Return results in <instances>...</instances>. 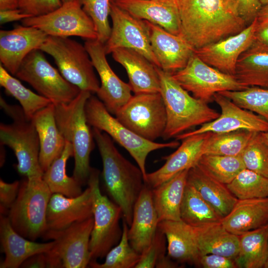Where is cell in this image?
Wrapping results in <instances>:
<instances>
[{
    "label": "cell",
    "instance_id": "1",
    "mask_svg": "<svg viewBox=\"0 0 268 268\" xmlns=\"http://www.w3.org/2000/svg\"><path fill=\"white\" fill-rule=\"evenodd\" d=\"M180 36L194 50L239 33L248 25L223 0H178Z\"/></svg>",
    "mask_w": 268,
    "mask_h": 268
},
{
    "label": "cell",
    "instance_id": "2",
    "mask_svg": "<svg viewBox=\"0 0 268 268\" xmlns=\"http://www.w3.org/2000/svg\"><path fill=\"white\" fill-rule=\"evenodd\" d=\"M92 132L102 161L105 188L122 209L123 218L130 226L134 204L145 185L143 174L138 166L121 154L107 134L95 128Z\"/></svg>",
    "mask_w": 268,
    "mask_h": 268
},
{
    "label": "cell",
    "instance_id": "3",
    "mask_svg": "<svg viewBox=\"0 0 268 268\" xmlns=\"http://www.w3.org/2000/svg\"><path fill=\"white\" fill-rule=\"evenodd\" d=\"M160 82V92L167 114L166 126L162 137H175L195 126L217 118L220 114L207 103L191 96L173 78L171 73L157 67Z\"/></svg>",
    "mask_w": 268,
    "mask_h": 268
},
{
    "label": "cell",
    "instance_id": "4",
    "mask_svg": "<svg viewBox=\"0 0 268 268\" xmlns=\"http://www.w3.org/2000/svg\"><path fill=\"white\" fill-rule=\"evenodd\" d=\"M91 93L81 90L70 102L55 105L56 123L66 141L73 147L74 167L72 177L81 185L87 183L92 167L90 156L94 137L87 123L85 107Z\"/></svg>",
    "mask_w": 268,
    "mask_h": 268
},
{
    "label": "cell",
    "instance_id": "5",
    "mask_svg": "<svg viewBox=\"0 0 268 268\" xmlns=\"http://www.w3.org/2000/svg\"><path fill=\"white\" fill-rule=\"evenodd\" d=\"M0 104L13 121L9 124L0 123V144L13 151L17 160L16 167L20 174L26 178L43 176L39 162V138L32 120L26 118L21 106L9 105L1 97Z\"/></svg>",
    "mask_w": 268,
    "mask_h": 268
},
{
    "label": "cell",
    "instance_id": "6",
    "mask_svg": "<svg viewBox=\"0 0 268 268\" xmlns=\"http://www.w3.org/2000/svg\"><path fill=\"white\" fill-rule=\"evenodd\" d=\"M52 194L43 176L26 178L21 182L16 200L7 215L17 232L32 241L43 237Z\"/></svg>",
    "mask_w": 268,
    "mask_h": 268
},
{
    "label": "cell",
    "instance_id": "7",
    "mask_svg": "<svg viewBox=\"0 0 268 268\" xmlns=\"http://www.w3.org/2000/svg\"><path fill=\"white\" fill-rule=\"evenodd\" d=\"M85 114L88 124L107 134L113 140L126 149L136 162L144 179L146 176V160L151 152L164 148H176L180 145L177 141L158 143L138 135L112 116L103 102L91 95L87 100Z\"/></svg>",
    "mask_w": 268,
    "mask_h": 268
},
{
    "label": "cell",
    "instance_id": "8",
    "mask_svg": "<svg viewBox=\"0 0 268 268\" xmlns=\"http://www.w3.org/2000/svg\"><path fill=\"white\" fill-rule=\"evenodd\" d=\"M99 175L98 170L92 168L87 181L92 194L94 219L89 243L90 262L105 257L119 242L123 233L120 225L122 209L102 194Z\"/></svg>",
    "mask_w": 268,
    "mask_h": 268
},
{
    "label": "cell",
    "instance_id": "9",
    "mask_svg": "<svg viewBox=\"0 0 268 268\" xmlns=\"http://www.w3.org/2000/svg\"><path fill=\"white\" fill-rule=\"evenodd\" d=\"M39 50L53 57L69 82L91 93L98 90L100 84L84 45L68 37L48 36Z\"/></svg>",
    "mask_w": 268,
    "mask_h": 268
},
{
    "label": "cell",
    "instance_id": "10",
    "mask_svg": "<svg viewBox=\"0 0 268 268\" xmlns=\"http://www.w3.org/2000/svg\"><path fill=\"white\" fill-rule=\"evenodd\" d=\"M39 49L30 52L23 60L15 76L29 84L39 94L54 105L67 104L81 90L67 80L45 58Z\"/></svg>",
    "mask_w": 268,
    "mask_h": 268
},
{
    "label": "cell",
    "instance_id": "11",
    "mask_svg": "<svg viewBox=\"0 0 268 268\" xmlns=\"http://www.w3.org/2000/svg\"><path fill=\"white\" fill-rule=\"evenodd\" d=\"M115 116L131 131L152 141L162 136L166 126V110L160 92L134 94Z\"/></svg>",
    "mask_w": 268,
    "mask_h": 268
},
{
    "label": "cell",
    "instance_id": "12",
    "mask_svg": "<svg viewBox=\"0 0 268 268\" xmlns=\"http://www.w3.org/2000/svg\"><path fill=\"white\" fill-rule=\"evenodd\" d=\"M175 80L194 97L207 103L213 101L216 93L246 89L234 75L210 66L194 53L187 65L172 74Z\"/></svg>",
    "mask_w": 268,
    "mask_h": 268
},
{
    "label": "cell",
    "instance_id": "13",
    "mask_svg": "<svg viewBox=\"0 0 268 268\" xmlns=\"http://www.w3.org/2000/svg\"><path fill=\"white\" fill-rule=\"evenodd\" d=\"M93 217L73 224L67 228L44 235L45 240H53L47 251L52 268H84L90 262L89 243Z\"/></svg>",
    "mask_w": 268,
    "mask_h": 268
},
{
    "label": "cell",
    "instance_id": "14",
    "mask_svg": "<svg viewBox=\"0 0 268 268\" xmlns=\"http://www.w3.org/2000/svg\"><path fill=\"white\" fill-rule=\"evenodd\" d=\"M21 22L22 25L38 28L48 36L97 39L94 24L82 9L79 0L64 3L51 12L26 18Z\"/></svg>",
    "mask_w": 268,
    "mask_h": 268
},
{
    "label": "cell",
    "instance_id": "15",
    "mask_svg": "<svg viewBox=\"0 0 268 268\" xmlns=\"http://www.w3.org/2000/svg\"><path fill=\"white\" fill-rule=\"evenodd\" d=\"M110 16L112 26L110 36L104 44L107 54L124 48L136 51L155 66L159 63L153 54L148 27L145 20L138 19L111 1Z\"/></svg>",
    "mask_w": 268,
    "mask_h": 268
},
{
    "label": "cell",
    "instance_id": "16",
    "mask_svg": "<svg viewBox=\"0 0 268 268\" xmlns=\"http://www.w3.org/2000/svg\"><path fill=\"white\" fill-rule=\"evenodd\" d=\"M213 101L219 106V117L199 129L177 135L176 140H182L190 136L207 132L224 133L239 130L255 132L268 131V121L259 115L238 106L231 100L217 93Z\"/></svg>",
    "mask_w": 268,
    "mask_h": 268
},
{
    "label": "cell",
    "instance_id": "17",
    "mask_svg": "<svg viewBox=\"0 0 268 268\" xmlns=\"http://www.w3.org/2000/svg\"><path fill=\"white\" fill-rule=\"evenodd\" d=\"M84 46L100 79V87L96 93L108 111L115 115L132 97L131 87L122 80L110 67L106 57L104 44L97 39L86 40Z\"/></svg>",
    "mask_w": 268,
    "mask_h": 268
},
{
    "label": "cell",
    "instance_id": "18",
    "mask_svg": "<svg viewBox=\"0 0 268 268\" xmlns=\"http://www.w3.org/2000/svg\"><path fill=\"white\" fill-rule=\"evenodd\" d=\"M258 23L256 18L239 33L195 50L194 53L210 66L234 76L240 56L255 40Z\"/></svg>",
    "mask_w": 268,
    "mask_h": 268
},
{
    "label": "cell",
    "instance_id": "19",
    "mask_svg": "<svg viewBox=\"0 0 268 268\" xmlns=\"http://www.w3.org/2000/svg\"><path fill=\"white\" fill-rule=\"evenodd\" d=\"M92 217L93 198L89 186L76 197L52 194L48 205L47 229L44 235L63 230Z\"/></svg>",
    "mask_w": 268,
    "mask_h": 268
},
{
    "label": "cell",
    "instance_id": "20",
    "mask_svg": "<svg viewBox=\"0 0 268 268\" xmlns=\"http://www.w3.org/2000/svg\"><path fill=\"white\" fill-rule=\"evenodd\" d=\"M48 37L38 28L23 25L10 30H0V64L11 74L15 75L27 56L39 49Z\"/></svg>",
    "mask_w": 268,
    "mask_h": 268
},
{
    "label": "cell",
    "instance_id": "21",
    "mask_svg": "<svg viewBox=\"0 0 268 268\" xmlns=\"http://www.w3.org/2000/svg\"><path fill=\"white\" fill-rule=\"evenodd\" d=\"M151 49L159 68L171 74L183 68L194 54V49L180 36L145 20Z\"/></svg>",
    "mask_w": 268,
    "mask_h": 268
},
{
    "label": "cell",
    "instance_id": "22",
    "mask_svg": "<svg viewBox=\"0 0 268 268\" xmlns=\"http://www.w3.org/2000/svg\"><path fill=\"white\" fill-rule=\"evenodd\" d=\"M211 133L193 135L182 139L178 149L163 158L164 164L158 170L147 173L145 183L151 189L168 181L178 173L190 169L203 155L205 143Z\"/></svg>",
    "mask_w": 268,
    "mask_h": 268
},
{
    "label": "cell",
    "instance_id": "23",
    "mask_svg": "<svg viewBox=\"0 0 268 268\" xmlns=\"http://www.w3.org/2000/svg\"><path fill=\"white\" fill-rule=\"evenodd\" d=\"M112 2L135 17L180 35L181 19L176 0H118Z\"/></svg>",
    "mask_w": 268,
    "mask_h": 268
},
{
    "label": "cell",
    "instance_id": "24",
    "mask_svg": "<svg viewBox=\"0 0 268 268\" xmlns=\"http://www.w3.org/2000/svg\"><path fill=\"white\" fill-rule=\"evenodd\" d=\"M126 69L129 84L134 94L159 92L160 82L157 67L135 50L121 48L111 53Z\"/></svg>",
    "mask_w": 268,
    "mask_h": 268
},
{
    "label": "cell",
    "instance_id": "25",
    "mask_svg": "<svg viewBox=\"0 0 268 268\" xmlns=\"http://www.w3.org/2000/svg\"><path fill=\"white\" fill-rule=\"evenodd\" d=\"M158 216L152 189L145 185L134 204L128 236L131 246L141 254L152 242L158 229Z\"/></svg>",
    "mask_w": 268,
    "mask_h": 268
},
{
    "label": "cell",
    "instance_id": "26",
    "mask_svg": "<svg viewBox=\"0 0 268 268\" xmlns=\"http://www.w3.org/2000/svg\"><path fill=\"white\" fill-rule=\"evenodd\" d=\"M0 240L5 257L0 268H18L32 256L50 250L52 241L38 243L24 237L12 227L7 215H0Z\"/></svg>",
    "mask_w": 268,
    "mask_h": 268
},
{
    "label": "cell",
    "instance_id": "27",
    "mask_svg": "<svg viewBox=\"0 0 268 268\" xmlns=\"http://www.w3.org/2000/svg\"><path fill=\"white\" fill-rule=\"evenodd\" d=\"M31 120L39 138V162L44 173L62 154L66 140L58 127L53 103L38 111Z\"/></svg>",
    "mask_w": 268,
    "mask_h": 268
},
{
    "label": "cell",
    "instance_id": "28",
    "mask_svg": "<svg viewBox=\"0 0 268 268\" xmlns=\"http://www.w3.org/2000/svg\"><path fill=\"white\" fill-rule=\"evenodd\" d=\"M221 222L238 236L268 224V198L238 200Z\"/></svg>",
    "mask_w": 268,
    "mask_h": 268
},
{
    "label": "cell",
    "instance_id": "29",
    "mask_svg": "<svg viewBox=\"0 0 268 268\" xmlns=\"http://www.w3.org/2000/svg\"><path fill=\"white\" fill-rule=\"evenodd\" d=\"M193 229L198 256L214 254L235 260L237 257L239 236L228 231L221 222L193 227Z\"/></svg>",
    "mask_w": 268,
    "mask_h": 268
},
{
    "label": "cell",
    "instance_id": "30",
    "mask_svg": "<svg viewBox=\"0 0 268 268\" xmlns=\"http://www.w3.org/2000/svg\"><path fill=\"white\" fill-rule=\"evenodd\" d=\"M187 182L222 218L229 213L238 201L226 185L211 177L197 164L189 169Z\"/></svg>",
    "mask_w": 268,
    "mask_h": 268
},
{
    "label": "cell",
    "instance_id": "31",
    "mask_svg": "<svg viewBox=\"0 0 268 268\" xmlns=\"http://www.w3.org/2000/svg\"><path fill=\"white\" fill-rule=\"evenodd\" d=\"M234 76L247 87L268 88V46L254 40L240 56Z\"/></svg>",
    "mask_w": 268,
    "mask_h": 268
},
{
    "label": "cell",
    "instance_id": "32",
    "mask_svg": "<svg viewBox=\"0 0 268 268\" xmlns=\"http://www.w3.org/2000/svg\"><path fill=\"white\" fill-rule=\"evenodd\" d=\"M189 169L183 171L152 189L153 204L159 222L181 220L180 208Z\"/></svg>",
    "mask_w": 268,
    "mask_h": 268
},
{
    "label": "cell",
    "instance_id": "33",
    "mask_svg": "<svg viewBox=\"0 0 268 268\" xmlns=\"http://www.w3.org/2000/svg\"><path fill=\"white\" fill-rule=\"evenodd\" d=\"M158 229L165 235L167 255L181 263L194 264L198 256L193 227L182 220H164Z\"/></svg>",
    "mask_w": 268,
    "mask_h": 268
},
{
    "label": "cell",
    "instance_id": "34",
    "mask_svg": "<svg viewBox=\"0 0 268 268\" xmlns=\"http://www.w3.org/2000/svg\"><path fill=\"white\" fill-rule=\"evenodd\" d=\"M239 236L238 268H264L268 259V224Z\"/></svg>",
    "mask_w": 268,
    "mask_h": 268
},
{
    "label": "cell",
    "instance_id": "35",
    "mask_svg": "<svg viewBox=\"0 0 268 268\" xmlns=\"http://www.w3.org/2000/svg\"><path fill=\"white\" fill-rule=\"evenodd\" d=\"M73 155L72 145L66 141L65 148L61 155L44 173L43 179L52 194L59 193L68 197H74L82 193L81 185L67 173V160Z\"/></svg>",
    "mask_w": 268,
    "mask_h": 268
},
{
    "label": "cell",
    "instance_id": "36",
    "mask_svg": "<svg viewBox=\"0 0 268 268\" xmlns=\"http://www.w3.org/2000/svg\"><path fill=\"white\" fill-rule=\"evenodd\" d=\"M181 220L192 227L221 222L222 218L187 182L180 208Z\"/></svg>",
    "mask_w": 268,
    "mask_h": 268
},
{
    "label": "cell",
    "instance_id": "37",
    "mask_svg": "<svg viewBox=\"0 0 268 268\" xmlns=\"http://www.w3.org/2000/svg\"><path fill=\"white\" fill-rule=\"evenodd\" d=\"M0 84L7 94L19 101L29 120H31L38 111L52 103L48 99L36 94L25 87L19 80L12 76L1 64Z\"/></svg>",
    "mask_w": 268,
    "mask_h": 268
},
{
    "label": "cell",
    "instance_id": "38",
    "mask_svg": "<svg viewBox=\"0 0 268 268\" xmlns=\"http://www.w3.org/2000/svg\"><path fill=\"white\" fill-rule=\"evenodd\" d=\"M197 164L219 182L227 185L245 169L240 155L203 154Z\"/></svg>",
    "mask_w": 268,
    "mask_h": 268
},
{
    "label": "cell",
    "instance_id": "39",
    "mask_svg": "<svg viewBox=\"0 0 268 268\" xmlns=\"http://www.w3.org/2000/svg\"><path fill=\"white\" fill-rule=\"evenodd\" d=\"M254 132L239 130L224 133H211L205 143L203 155H240Z\"/></svg>",
    "mask_w": 268,
    "mask_h": 268
},
{
    "label": "cell",
    "instance_id": "40",
    "mask_svg": "<svg viewBox=\"0 0 268 268\" xmlns=\"http://www.w3.org/2000/svg\"><path fill=\"white\" fill-rule=\"evenodd\" d=\"M226 186L238 200L268 198V178L246 168Z\"/></svg>",
    "mask_w": 268,
    "mask_h": 268
},
{
    "label": "cell",
    "instance_id": "41",
    "mask_svg": "<svg viewBox=\"0 0 268 268\" xmlns=\"http://www.w3.org/2000/svg\"><path fill=\"white\" fill-rule=\"evenodd\" d=\"M128 225L123 219V233L119 242L107 254L104 263L96 261L89 263L93 268H135L139 262L140 255L131 245L128 236Z\"/></svg>",
    "mask_w": 268,
    "mask_h": 268
},
{
    "label": "cell",
    "instance_id": "42",
    "mask_svg": "<svg viewBox=\"0 0 268 268\" xmlns=\"http://www.w3.org/2000/svg\"><path fill=\"white\" fill-rule=\"evenodd\" d=\"M219 93L238 106L260 115L268 121V88L250 86L237 91H224Z\"/></svg>",
    "mask_w": 268,
    "mask_h": 268
},
{
    "label": "cell",
    "instance_id": "43",
    "mask_svg": "<svg viewBox=\"0 0 268 268\" xmlns=\"http://www.w3.org/2000/svg\"><path fill=\"white\" fill-rule=\"evenodd\" d=\"M240 156L246 169L268 178V145L261 132H254Z\"/></svg>",
    "mask_w": 268,
    "mask_h": 268
},
{
    "label": "cell",
    "instance_id": "44",
    "mask_svg": "<svg viewBox=\"0 0 268 268\" xmlns=\"http://www.w3.org/2000/svg\"><path fill=\"white\" fill-rule=\"evenodd\" d=\"M82 9L92 20L97 39L105 44L111 31L109 21L111 0H79Z\"/></svg>",
    "mask_w": 268,
    "mask_h": 268
},
{
    "label": "cell",
    "instance_id": "45",
    "mask_svg": "<svg viewBox=\"0 0 268 268\" xmlns=\"http://www.w3.org/2000/svg\"><path fill=\"white\" fill-rule=\"evenodd\" d=\"M166 238L163 232L157 229L150 245L141 254L135 268H154L157 262L165 256Z\"/></svg>",
    "mask_w": 268,
    "mask_h": 268
},
{
    "label": "cell",
    "instance_id": "46",
    "mask_svg": "<svg viewBox=\"0 0 268 268\" xmlns=\"http://www.w3.org/2000/svg\"><path fill=\"white\" fill-rule=\"evenodd\" d=\"M17 1L18 8L30 17L48 14L63 4L62 0H17Z\"/></svg>",
    "mask_w": 268,
    "mask_h": 268
},
{
    "label": "cell",
    "instance_id": "47",
    "mask_svg": "<svg viewBox=\"0 0 268 268\" xmlns=\"http://www.w3.org/2000/svg\"><path fill=\"white\" fill-rule=\"evenodd\" d=\"M21 182L15 181L11 183L0 179V214L7 215L15 201L19 192Z\"/></svg>",
    "mask_w": 268,
    "mask_h": 268
},
{
    "label": "cell",
    "instance_id": "48",
    "mask_svg": "<svg viewBox=\"0 0 268 268\" xmlns=\"http://www.w3.org/2000/svg\"><path fill=\"white\" fill-rule=\"evenodd\" d=\"M194 264L204 268H238L235 259L214 254L198 255Z\"/></svg>",
    "mask_w": 268,
    "mask_h": 268
},
{
    "label": "cell",
    "instance_id": "49",
    "mask_svg": "<svg viewBox=\"0 0 268 268\" xmlns=\"http://www.w3.org/2000/svg\"><path fill=\"white\" fill-rule=\"evenodd\" d=\"M262 6L260 0H238L235 9L248 25L257 18Z\"/></svg>",
    "mask_w": 268,
    "mask_h": 268
},
{
    "label": "cell",
    "instance_id": "50",
    "mask_svg": "<svg viewBox=\"0 0 268 268\" xmlns=\"http://www.w3.org/2000/svg\"><path fill=\"white\" fill-rule=\"evenodd\" d=\"M22 268H52L47 251L35 254L27 259L21 265Z\"/></svg>",
    "mask_w": 268,
    "mask_h": 268
},
{
    "label": "cell",
    "instance_id": "51",
    "mask_svg": "<svg viewBox=\"0 0 268 268\" xmlns=\"http://www.w3.org/2000/svg\"><path fill=\"white\" fill-rule=\"evenodd\" d=\"M28 17H31L22 13L18 8L0 10V24L20 20H22Z\"/></svg>",
    "mask_w": 268,
    "mask_h": 268
},
{
    "label": "cell",
    "instance_id": "52",
    "mask_svg": "<svg viewBox=\"0 0 268 268\" xmlns=\"http://www.w3.org/2000/svg\"><path fill=\"white\" fill-rule=\"evenodd\" d=\"M255 40L268 46V20L258 21L255 32Z\"/></svg>",
    "mask_w": 268,
    "mask_h": 268
},
{
    "label": "cell",
    "instance_id": "53",
    "mask_svg": "<svg viewBox=\"0 0 268 268\" xmlns=\"http://www.w3.org/2000/svg\"><path fill=\"white\" fill-rule=\"evenodd\" d=\"M172 260L168 255H165L157 262L155 268H171L177 267V264L173 262Z\"/></svg>",
    "mask_w": 268,
    "mask_h": 268
},
{
    "label": "cell",
    "instance_id": "54",
    "mask_svg": "<svg viewBox=\"0 0 268 268\" xmlns=\"http://www.w3.org/2000/svg\"><path fill=\"white\" fill-rule=\"evenodd\" d=\"M18 8L17 0H0V10Z\"/></svg>",
    "mask_w": 268,
    "mask_h": 268
},
{
    "label": "cell",
    "instance_id": "55",
    "mask_svg": "<svg viewBox=\"0 0 268 268\" xmlns=\"http://www.w3.org/2000/svg\"><path fill=\"white\" fill-rule=\"evenodd\" d=\"M257 18L259 22L268 20V4L262 6Z\"/></svg>",
    "mask_w": 268,
    "mask_h": 268
},
{
    "label": "cell",
    "instance_id": "56",
    "mask_svg": "<svg viewBox=\"0 0 268 268\" xmlns=\"http://www.w3.org/2000/svg\"><path fill=\"white\" fill-rule=\"evenodd\" d=\"M228 5L233 8L235 10V7L238 0H223ZM236 11V10H235Z\"/></svg>",
    "mask_w": 268,
    "mask_h": 268
},
{
    "label": "cell",
    "instance_id": "57",
    "mask_svg": "<svg viewBox=\"0 0 268 268\" xmlns=\"http://www.w3.org/2000/svg\"><path fill=\"white\" fill-rule=\"evenodd\" d=\"M261 134L264 140L268 145V131L266 132H262Z\"/></svg>",
    "mask_w": 268,
    "mask_h": 268
},
{
    "label": "cell",
    "instance_id": "58",
    "mask_svg": "<svg viewBox=\"0 0 268 268\" xmlns=\"http://www.w3.org/2000/svg\"><path fill=\"white\" fill-rule=\"evenodd\" d=\"M262 5H266L268 4V0H260Z\"/></svg>",
    "mask_w": 268,
    "mask_h": 268
},
{
    "label": "cell",
    "instance_id": "59",
    "mask_svg": "<svg viewBox=\"0 0 268 268\" xmlns=\"http://www.w3.org/2000/svg\"><path fill=\"white\" fill-rule=\"evenodd\" d=\"M73 0H62V1L63 3H66V2H69V1H71Z\"/></svg>",
    "mask_w": 268,
    "mask_h": 268
},
{
    "label": "cell",
    "instance_id": "60",
    "mask_svg": "<svg viewBox=\"0 0 268 268\" xmlns=\"http://www.w3.org/2000/svg\"><path fill=\"white\" fill-rule=\"evenodd\" d=\"M264 268H268V259L267 260V262L266 263V265H265Z\"/></svg>",
    "mask_w": 268,
    "mask_h": 268
},
{
    "label": "cell",
    "instance_id": "61",
    "mask_svg": "<svg viewBox=\"0 0 268 268\" xmlns=\"http://www.w3.org/2000/svg\"><path fill=\"white\" fill-rule=\"evenodd\" d=\"M116 0H111V1H116Z\"/></svg>",
    "mask_w": 268,
    "mask_h": 268
},
{
    "label": "cell",
    "instance_id": "62",
    "mask_svg": "<svg viewBox=\"0 0 268 268\" xmlns=\"http://www.w3.org/2000/svg\"></svg>",
    "mask_w": 268,
    "mask_h": 268
}]
</instances>
